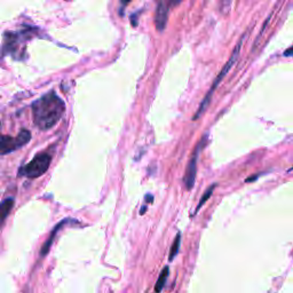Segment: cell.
I'll use <instances>...</instances> for the list:
<instances>
[{
    "label": "cell",
    "instance_id": "5b68a950",
    "mask_svg": "<svg viewBox=\"0 0 293 293\" xmlns=\"http://www.w3.org/2000/svg\"><path fill=\"white\" fill-rule=\"evenodd\" d=\"M206 140H208V135H204L202 137V140L199 141V143L196 146L194 154H192L190 160H189V163H188L187 170H186V174H185V179H184L186 188H187L188 190L192 189V187H194V185H195L196 173H197L198 155H199V153H201V150L203 149V147L205 146Z\"/></svg>",
    "mask_w": 293,
    "mask_h": 293
},
{
    "label": "cell",
    "instance_id": "5bb4252c",
    "mask_svg": "<svg viewBox=\"0 0 293 293\" xmlns=\"http://www.w3.org/2000/svg\"><path fill=\"white\" fill-rule=\"evenodd\" d=\"M146 210H147V206H143V208H141L140 214H144V213H146Z\"/></svg>",
    "mask_w": 293,
    "mask_h": 293
},
{
    "label": "cell",
    "instance_id": "4fadbf2b",
    "mask_svg": "<svg viewBox=\"0 0 293 293\" xmlns=\"http://www.w3.org/2000/svg\"><path fill=\"white\" fill-rule=\"evenodd\" d=\"M144 199H146V203H148V204H149V203H153L154 197H153V195L147 194V195H146V197H144Z\"/></svg>",
    "mask_w": 293,
    "mask_h": 293
},
{
    "label": "cell",
    "instance_id": "ba28073f",
    "mask_svg": "<svg viewBox=\"0 0 293 293\" xmlns=\"http://www.w3.org/2000/svg\"><path fill=\"white\" fill-rule=\"evenodd\" d=\"M14 206V199L7 198L2 203H0V227L2 226V223L5 222V220L8 214L12 211Z\"/></svg>",
    "mask_w": 293,
    "mask_h": 293
},
{
    "label": "cell",
    "instance_id": "277c9868",
    "mask_svg": "<svg viewBox=\"0 0 293 293\" xmlns=\"http://www.w3.org/2000/svg\"><path fill=\"white\" fill-rule=\"evenodd\" d=\"M31 140V133L27 130H22L16 137L1 135L0 134V156L7 155L19 148L26 146Z\"/></svg>",
    "mask_w": 293,
    "mask_h": 293
},
{
    "label": "cell",
    "instance_id": "7c38bea8",
    "mask_svg": "<svg viewBox=\"0 0 293 293\" xmlns=\"http://www.w3.org/2000/svg\"><path fill=\"white\" fill-rule=\"evenodd\" d=\"M283 55L285 57H290V56H293V46H291V47H289L287 51H284V53H283Z\"/></svg>",
    "mask_w": 293,
    "mask_h": 293
},
{
    "label": "cell",
    "instance_id": "6da1fadb",
    "mask_svg": "<svg viewBox=\"0 0 293 293\" xmlns=\"http://www.w3.org/2000/svg\"><path fill=\"white\" fill-rule=\"evenodd\" d=\"M65 112V103L54 92H48L32 103L33 122L38 129L46 131L60 122Z\"/></svg>",
    "mask_w": 293,
    "mask_h": 293
},
{
    "label": "cell",
    "instance_id": "2e32d148",
    "mask_svg": "<svg viewBox=\"0 0 293 293\" xmlns=\"http://www.w3.org/2000/svg\"><path fill=\"white\" fill-rule=\"evenodd\" d=\"M292 171H293V166H292L291 168H289V170H288V172H292Z\"/></svg>",
    "mask_w": 293,
    "mask_h": 293
},
{
    "label": "cell",
    "instance_id": "30bf717a",
    "mask_svg": "<svg viewBox=\"0 0 293 293\" xmlns=\"http://www.w3.org/2000/svg\"><path fill=\"white\" fill-rule=\"evenodd\" d=\"M215 188H216V184H213L212 186H210V187H209L208 189H206L205 192H204V194H203V196H202L201 201H199V203H198L197 208H196V210H195L194 215H195V214H197L198 211H199V210H201L202 206L204 205L206 202H208V199H209L210 197H211L212 194H213V191H214V189H215Z\"/></svg>",
    "mask_w": 293,
    "mask_h": 293
},
{
    "label": "cell",
    "instance_id": "9a60e30c",
    "mask_svg": "<svg viewBox=\"0 0 293 293\" xmlns=\"http://www.w3.org/2000/svg\"><path fill=\"white\" fill-rule=\"evenodd\" d=\"M120 1H122V3H124V5H125V3H129L131 0H120Z\"/></svg>",
    "mask_w": 293,
    "mask_h": 293
},
{
    "label": "cell",
    "instance_id": "3957f363",
    "mask_svg": "<svg viewBox=\"0 0 293 293\" xmlns=\"http://www.w3.org/2000/svg\"><path fill=\"white\" fill-rule=\"evenodd\" d=\"M51 161H52V157L50 154L47 153L38 154L37 156H34V158L30 161V163H27L26 166L21 168L20 174L30 179L39 178L43 174L46 173L48 168H50Z\"/></svg>",
    "mask_w": 293,
    "mask_h": 293
},
{
    "label": "cell",
    "instance_id": "7a4b0ae2",
    "mask_svg": "<svg viewBox=\"0 0 293 293\" xmlns=\"http://www.w3.org/2000/svg\"><path fill=\"white\" fill-rule=\"evenodd\" d=\"M244 37H245V36H243L242 38H240V40L239 41V44L236 45L235 50H234L232 55H230L229 60L226 62V64L223 65V68L221 69V71H220L219 75L216 76V78L214 79V81H213L211 88L209 89L208 94L205 95V98L202 100V102H201V105H199V107H198L197 111H196L194 117H192V120H197L199 118V117H201L203 115V113H204L206 111V109H208V107L210 106V103H211V100L213 98V94H214V91L216 89V87H218L220 82H221L223 80V78L226 77L227 74H229V71L232 70V68L234 67V64H235L236 61L239 60L240 50H242V45H243V41H244Z\"/></svg>",
    "mask_w": 293,
    "mask_h": 293
},
{
    "label": "cell",
    "instance_id": "8fae6325",
    "mask_svg": "<svg viewBox=\"0 0 293 293\" xmlns=\"http://www.w3.org/2000/svg\"><path fill=\"white\" fill-rule=\"evenodd\" d=\"M180 244H181V234L179 233L178 235L175 236L173 244H172L170 257H168V260H170V261H172L175 257H177V254L179 253V250H180Z\"/></svg>",
    "mask_w": 293,
    "mask_h": 293
},
{
    "label": "cell",
    "instance_id": "8992f818",
    "mask_svg": "<svg viewBox=\"0 0 293 293\" xmlns=\"http://www.w3.org/2000/svg\"><path fill=\"white\" fill-rule=\"evenodd\" d=\"M180 1L181 0H158L156 15H155V24H156V29L160 32L164 31L166 27L170 9L172 7L177 6Z\"/></svg>",
    "mask_w": 293,
    "mask_h": 293
},
{
    "label": "cell",
    "instance_id": "9c48e42d",
    "mask_svg": "<svg viewBox=\"0 0 293 293\" xmlns=\"http://www.w3.org/2000/svg\"><path fill=\"white\" fill-rule=\"evenodd\" d=\"M168 274H170V269H168V267H164V269L161 270L160 277H158L156 285H155V291L160 292L161 290H163L165 287V283H166V281H167Z\"/></svg>",
    "mask_w": 293,
    "mask_h": 293
},
{
    "label": "cell",
    "instance_id": "52a82bcc",
    "mask_svg": "<svg viewBox=\"0 0 293 293\" xmlns=\"http://www.w3.org/2000/svg\"><path fill=\"white\" fill-rule=\"evenodd\" d=\"M70 221H72V219H64V220H62V221L60 223H58V225L56 227H55L54 230L51 234L50 239L47 240V242L44 244L43 247H41V251H40V256L41 257H45L48 253V251H50L52 244H53L54 239H55V236H56V234H57L58 230H60L62 228V227H63L65 225V223H68V222H70Z\"/></svg>",
    "mask_w": 293,
    "mask_h": 293
}]
</instances>
